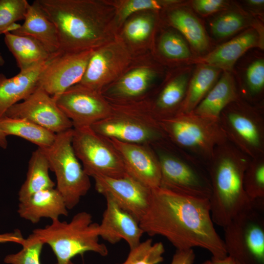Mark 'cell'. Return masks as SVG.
<instances>
[{"mask_svg": "<svg viewBox=\"0 0 264 264\" xmlns=\"http://www.w3.org/2000/svg\"><path fill=\"white\" fill-rule=\"evenodd\" d=\"M133 56L117 37L93 50L79 84L101 93L129 66Z\"/></svg>", "mask_w": 264, "mask_h": 264, "instance_id": "13", "label": "cell"}, {"mask_svg": "<svg viewBox=\"0 0 264 264\" xmlns=\"http://www.w3.org/2000/svg\"><path fill=\"white\" fill-rule=\"evenodd\" d=\"M236 264H239L238 263H237V262H236Z\"/></svg>", "mask_w": 264, "mask_h": 264, "instance_id": "48", "label": "cell"}, {"mask_svg": "<svg viewBox=\"0 0 264 264\" xmlns=\"http://www.w3.org/2000/svg\"><path fill=\"white\" fill-rule=\"evenodd\" d=\"M24 240L20 230L13 232L0 234V243L15 242L21 244Z\"/></svg>", "mask_w": 264, "mask_h": 264, "instance_id": "42", "label": "cell"}, {"mask_svg": "<svg viewBox=\"0 0 264 264\" xmlns=\"http://www.w3.org/2000/svg\"><path fill=\"white\" fill-rule=\"evenodd\" d=\"M55 26L60 50L95 49L116 37L115 11L109 0H36Z\"/></svg>", "mask_w": 264, "mask_h": 264, "instance_id": "2", "label": "cell"}, {"mask_svg": "<svg viewBox=\"0 0 264 264\" xmlns=\"http://www.w3.org/2000/svg\"><path fill=\"white\" fill-rule=\"evenodd\" d=\"M244 83L239 88L240 97L247 102L256 104L262 98L264 89V61L255 60L248 66Z\"/></svg>", "mask_w": 264, "mask_h": 264, "instance_id": "34", "label": "cell"}, {"mask_svg": "<svg viewBox=\"0 0 264 264\" xmlns=\"http://www.w3.org/2000/svg\"><path fill=\"white\" fill-rule=\"evenodd\" d=\"M72 145L88 176L119 178L128 175L113 144L90 127L73 128Z\"/></svg>", "mask_w": 264, "mask_h": 264, "instance_id": "12", "label": "cell"}, {"mask_svg": "<svg viewBox=\"0 0 264 264\" xmlns=\"http://www.w3.org/2000/svg\"><path fill=\"white\" fill-rule=\"evenodd\" d=\"M167 68L152 53L133 57L123 73L101 91L110 103H126L150 97L163 79Z\"/></svg>", "mask_w": 264, "mask_h": 264, "instance_id": "11", "label": "cell"}, {"mask_svg": "<svg viewBox=\"0 0 264 264\" xmlns=\"http://www.w3.org/2000/svg\"><path fill=\"white\" fill-rule=\"evenodd\" d=\"M113 6L117 30L132 14L143 11L161 12L167 8L181 2L178 0H109Z\"/></svg>", "mask_w": 264, "mask_h": 264, "instance_id": "33", "label": "cell"}, {"mask_svg": "<svg viewBox=\"0 0 264 264\" xmlns=\"http://www.w3.org/2000/svg\"><path fill=\"white\" fill-rule=\"evenodd\" d=\"M158 122L171 143L202 159L205 165L215 148L227 140L218 120L202 117L193 112H179L160 119Z\"/></svg>", "mask_w": 264, "mask_h": 264, "instance_id": "6", "label": "cell"}, {"mask_svg": "<svg viewBox=\"0 0 264 264\" xmlns=\"http://www.w3.org/2000/svg\"><path fill=\"white\" fill-rule=\"evenodd\" d=\"M165 248L161 242L153 243L151 239L130 249L126 260L117 264H158L164 260Z\"/></svg>", "mask_w": 264, "mask_h": 264, "instance_id": "36", "label": "cell"}, {"mask_svg": "<svg viewBox=\"0 0 264 264\" xmlns=\"http://www.w3.org/2000/svg\"><path fill=\"white\" fill-rule=\"evenodd\" d=\"M93 178L95 189L99 194L112 200L139 222L149 208L152 189L129 175L119 178Z\"/></svg>", "mask_w": 264, "mask_h": 264, "instance_id": "17", "label": "cell"}, {"mask_svg": "<svg viewBox=\"0 0 264 264\" xmlns=\"http://www.w3.org/2000/svg\"><path fill=\"white\" fill-rule=\"evenodd\" d=\"M4 60L3 59L2 56L0 53V66H2L4 64Z\"/></svg>", "mask_w": 264, "mask_h": 264, "instance_id": "46", "label": "cell"}, {"mask_svg": "<svg viewBox=\"0 0 264 264\" xmlns=\"http://www.w3.org/2000/svg\"><path fill=\"white\" fill-rule=\"evenodd\" d=\"M110 103V114L90 126L96 132L107 138L152 147L168 140L153 113L150 97Z\"/></svg>", "mask_w": 264, "mask_h": 264, "instance_id": "4", "label": "cell"}, {"mask_svg": "<svg viewBox=\"0 0 264 264\" xmlns=\"http://www.w3.org/2000/svg\"><path fill=\"white\" fill-rule=\"evenodd\" d=\"M227 256L240 264H264V201H254L224 227Z\"/></svg>", "mask_w": 264, "mask_h": 264, "instance_id": "8", "label": "cell"}, {"mask_svg": "<svg viewBox=\"0 0 264 264\" xmlns=\"http://www.w3.org/2000/svg\"><path fill=\"white\" fill-rule=\"evenodd\" d=\"M4 42L15 57L20 71L47 61L52 55L36 39L6 32Z\"/></svg>", "mask_w": 264, "mask_h": 264, "instance_id": "29", "label": "cell"}, {"mask_svg": "<svg viewBox=\"0 0 264 264\" xmlns=\"http://www.w3.org/2000/svg\"><path fill=\"white\" fill-rule=\"evenodd\" d=\"M219 122L227 140L250 158L264 156L262 106L240 98L221 112Z\"/></svg>", "mask_w": 264, "mask_h": 264, "instance_id": "9", "label": "cell"}, {"mask_svg": "<svg viewBox=\"0 0 264 264\" xmlns=\"http://www.w3.org/2000/svg\"><path fill=\"white\" fill-rule=\"evenodd\" d=\"M192 73L179 112H192L214 86L221 70L205 64H198Z\"/></svg>", "mask_w": 264, "mask_h": 264, "instance_id": "31", "label": "cell"}, {"mask_svg": "<svg viewBox=\"0 0 264 264\" xmlns=\"http://www.w3.org/2000/svg\"><path fill=\"white\" fill-rule=\"evenodd\" d=\"M161 23L160 12H136L130 16L117 30L116 37L133 57L152 53Z\"/></svg>", "mask_w": 264, "mask_h": 264, "instance_id": "20", "label": "cell"}, {"mask_svg": "<svg viewBox=\"0 0 264 264\" xmlns=\"http://www.w3.org/2000/svg\"><path fill=\"white\" fill-rule=\"evenodd\" d=\"M28 2L26 0H0V34L11 32L24 20Z\"/></svg>", "mask_w": 264, "mask_h": 264, "instance_id": "38", "label": "cell"}, {"mask_svg": "<svg viewBox=\"0 0 264 264\" xmlns=\"http://www.w3.org/2000/svg\"><path fill=\"white\" fill-rule=\"evenodd\" d=\"M182 2L172 5L161 12L165 24L177 30L197 52L206 51L209 41L201 23Z\"/></svg>", "mask_w": 264, "mask_h": 264, "instance_id": "23", "label": "cell"}, {"mask_svg": "<svg viewBox=\"0 0 264 264\" xmlns=\"http://www.w3.org/2000/svg\"><path fill=\"white\" fill-rule=\"evenodd\" d=\"M98 226L90 214L82 211L69 222L52 220L50 224L35 229L32 233L51 247L56 258L55 264H74L71 259L86 252L102 256L108 254L106 246L99 242Z\"/></svg>", "mask_w": 264, "mask_h": 264, "instance_id": "5", "label": "cell"}, {"mask_svg": "<svg viewBox=\"0 0 264 264\" xmlns=\"http://www.w3.org/2000/svg\"><path fill=\"white\" fill-rule=\"evenodd\" d=\"M201 264H211L210 260H207L203 262Z\"/></svg>", "mask_w": 264, "mask_h": 264, "instance_id": "47", "label": "cell"}, {"mask_svg": "<svg viewBox=\"0 0 264 264\" xmlns=\"http://www.w3.org/2000/svg\"><path fill=\"white\" fill-rule=\"evenodd\" d=\"M24 22L11 33L32 37L40 42L51 55L60 50L57 31L54 24L33 1L28 4Z\"/></svg>", "mask_w": 264, "mask_h": 264, "instance_id": "28", "label": "cell"}, {"mask_svg": "<svg viewBox=\"0 0 264 264\" xmlns=\"http://www.w3.org/2000/svg\"><path fill=\"white\" fill-rule=\"evenodd\" d=\"M46 62L20 71L9 78L0 73V119L10 107L26 99L36 89Z\"/></svg>", "mask_w": 264, "mask_h": 264, "instance_id": "25", "label": "cell"}, {"mask_svg": "<svg viewBox=\"0 0 264 264\" xmlns=\"http://www.w3.org/2000/svg\"><path fill=\"white\" fill-rule=\"evenodd\" d=\"M228 140L218 145L205 166L211 186L209 199L213 223L224 227L252 203L243 187L250 160Z\"/></svg>", "mask_w": 264, "mask_h": 264, "instance_id": "3", "label": "cell"}, {"mask_svg": "<svg viewBox=\"0 0 264 264\" xmlns=\"http://www.w3.org/2000/svg\"><path fill=\"white\" fill-rule=\"evenodd\" d=\"M44 242L32 233L24 239L22 249L18 253L8 255L4 262L9 264H41L40 256Z\"/></svg>", "mask_w": 264, "mask_h": 264, "instance_id": "39", "label": "cell"}, {"mask_svg": "<svg viewBox=\"0 0 264 264\" xmlns=\"http://www.w3.org/2000/svg\"><path fill=\"white\" fill-rule=\"evenodd\" d=\"M18 213L21 218L35 224L44 218L52 220L67 216L68 209L61 194L53 188L37 192L20 201Z\"/></svg>", "mask_w": 264, "mask_h": 264, "instance_id": "24", "label": "cell"}, {"mask_svg": "<svg viewBox=\"0 0 264 264\" xmlns=\"http://www.w3.org/2000/svg\"><path fill=\"white\" fill-rule=\"evenodd\" d=\"M3 117L26 120L56 134L73 128L53 97L39 86L26 99L10 107Z\"/></svg>", "mask_w": 264, "mask_h": 264, "instance_id": "16", "label": "cell"}, {"mask_svg": "<svg viewBox=\"0 0 264 264\" xmlns=\"http://www.w3.org/2000/svg\"><path fill=\"white\" fill-rule=\"evenodd\" d=\"M139 225L144 233L165 237L176 250L198 247L217 259L227 256L223 240L214 227L208 199L161 187L152 189L149 208Z\"/></svg>", "mask_w": 264, "mask_h": 264, "instance_id": "1", "label": "cell"}, {"mask_svg": "<svg viewBox=\"0 0 264 264\" xmlns=\"http://www.w3.org/2000/svg\"><path fill=\"white\" fill-rule=\"evenodd\" d=\"M195 257L193 249L176 250L170 264H193Z\"/></svg>", "mask_w": 264, "mask_h": 264, "instance_id": "41", "label": "cell"}, {"mask_svg": "<svg viewBox=\"0 0 264 264\" xmlns=\"http://www.w3.org/2000/svg\"><path fill=\"white\" fill-rule=\"evenodd\" d=\"M192 3L194 10L202 15L219 12L228 6V2L223 0H195Z\"/></svg>", "mask_w": 264, "mask_h": 264, "instance_id": "40", "label": "cell"}, {"mask_svg": "<svg viewBox=\"0 0 264 264\" xmlns=\"http://www.w3.org/2000/svg\"><path fill=\"white\" fill-rule=\"evenodd\" d=\"M246 2L249 6L253 8H262L264 6V0H248Z\"/></svg>", "mask_w": 264, "mask_h": 264, "instance_id": "44", "label": "cell"}, {"mask_svg": "<svg viewBox=\"0 0 264 264\" xmlns=\"http://www.w3.org/2000/svg\"><path fill=\"white\" fill-rule=\"evenodd\" d=\"M73 128L56 134L52 145L43 149L55 174L56 189L68 209L74 208L89 191L91 184L72 145Z\"/></svg>", "mask_w": 264, "mask_h": 264, "instance_id": "10", "label": "cell"}, {"mask_svg": "<svg viewBox=\"0 0 264 264\" xmlns=\"http://www.w3.org/2000/svg\"><path fill=\"white\" fill-rule=\"evenodd\" d=\"M49 170V161L44 150L38 148L32 152L29 160L26 179L18 193L20 202L37 192L55 187Z\"/></svg>", "mask_w": 264, "mask_h": 264, "instance_id": "30", "label": "cell"}, {"mask_svg": "<svg viewBox=\"0 0 264 264\" xmlns=\"http://www.w3.org/2000/svg\"><path fill=\"white\" fill-rule=\"evenodd\" d=\"M53 98L72 122L73 128L90 127L105 118L111 111L110 104L101 92L79 83Z\"/></svg>", "mask_w": 264, "mask_h": 264, "instance_id": "14", "label": "cell"}, {"mask_svg": "<svg viewBox=\"0 0 264 264\" xmlns=\"http://www.w3.org/2000/svg\"><path fill=\"white\" fill-rule=\"evenodd\" d=\"M192 71L191 67L182 66L167 69L162 81L150 97L152 111L158 120L179 112Z\"/></svg>", "mask_w": 264, "mask_h": 264, "instance_id": "19", "label": "cell"}, {"mask_svg": "<svg viewBox=\"0 0 264 264\" xmlns=\"http://www.w3.org/2000/svg\"><path fill=\"white\" fill-rule=\"evenodd\" d=\"M8 145L7 136L0 128V148L5 149Z\"/></svg>", "mask_w": 264, "mask_h": 264, "instance_id": "45", "label": "cell"}, {"mask_svg": "<svg viewBox=\"0 0 264 264\" xmlns=\"http://www.w3.org/2000/svg\"><path fill=\"white\" fill-rule=\"evenodd\" d=\"M244 191L252 201H264V156L251 158L244 171Z\"/></svg>", "mask_w": 264, "mask_h": 264, "instance_id": "35", "label": "cell"}, {"mask_svg": "<svg viewBox=\"0 0 264 264\" xmlns=\"http://www.w3.org/2000/svg\"><path fill=\"white\" fill-rule=\"evenodd\" d=\"M108 138L120 154L128 175L151 189L160 186V165L152 147Z\"/></svg>", "mask_w": 264, "mask_h": 264, "instance_id": "18", "label": "cell"}, {"mask_svg": "<svg viewBox=\"0 0 264 264\" xmlns=\"http://www.w3.org/2000/svg\"><path fill=\"white\" fill-rule=\"evenodd\" d=\"M249 22L248 18L238 11H228L214 20L211 24V31L216 38H224L247 27Z\"/></svg>", "mask_w": 264, "mask_h": 264, "instance_id": "37", "label": "cell"}, {"mask_svg": "<svg viewBox=\"0 0 264 264\" xmlns=\"http://www.w3.org/2000/svg\"><path fill=\"white\" fill-rule=\"evenodd\" d=\"M210 262L211 264H236L234 260L228 256L223 259H217L212 257Z\"/></svg>", "mask_w": 264, "mask_h": 264, "instance_id": "43", "label": "cell"}, {"mask_svg": "<svg viewBox=\"0 0 264 264\" xmlns=\"http://www.w3.org/2000/svg\"><path fill=\"white\" fill-rule=\"evenodd\" d=\"M0 128L7 136L21 137L42 149L50 147L56 135V133L30 121L7 117L0 119Z\"/></svg>", "mask_w": 264, "mask_h": 264, "instance_id": "32", "label": "cell"}, {"mask_svg": "<svg viewBox=\"0 0 264 264\" xmlns=\"http://www.w3.org/2000/svg\"><path fill=\"white\" fill-rule=\"evenodd\" d=\"M263 46L264 38L262 32L259 28L252 27L193 62L197 64L209 65L222 71L231 72L237 61L248 49Z\"/></svg>", "mask_w": 264, "mask_h": 264, "instance_id": "22", "label": "cell"}, {"mask_svg": "<svg viewBox=\"0 0 264 264\" xmlns=\"http://www.w3.org/2000/svg\"><path fill=\"white\" fill-rule=\"evenodd\" d=\"M106 207L99 224V237L111 244L123 240L130 249L137 246L144 233L139 222L112 200L106 198Z\"/></svg>", "mask_w": 264, "mask_h": 264, "instance_id": "21", "label": "cell"}, {"mask_svg": "<svg viewBox=\"0 0 264 264\" xmlns=\"http://www.w3.org/2000/svg\"><path fill=\"white\" fill-rule=\"evenodd\" d=\"M240 97L231 72L223 71L214 86L192 111L202 117L218 120L222 111Z\"/></svg>", "mask_w": 264, "mask_h": 264, "instance_id": "26", "label": "cell"}, {"mask_svg": "<svg viewBox=\"0 0 264 264\" xmlns=\"http://www.w3.org/2000/svg\"><path fill=\"white\" fill-rule=\"evenodd\" d=\"M167 69L180 66L191 56L187 42L176 29L163 23L156 34L152 52Z\"/></svg>", "mask_w": 264, "mask_h": 264, "instance_id": "27", "label": "cell"}, {"mask_svg": "<svg viewBox=\"0 0 264 264\" xmlns=\"http://www.w3.org/2000/svg\"><path fill=\"white\" fill-rule=\"evenodd\" d=\"M152 148L160 165L159 187L190 197L209 199L211 184L201 161L181 149L179 154L176 153L169 141Z\"/></svg>", "mask_w": 264, "mask_h": 264, "instance_id": "7", "label": "cell"}, {"mask_svg": "<svg viewBox=\"0 0 264 264\" xmlns=\"http://www.w3.org/2000/svg\"><path fill=\"white\" fill-rule=\"evenodd\" d=\"M93 50L60 51L52 55L40 74L38 86L54 97L79 83Z\"/></svg>", "mask_w": 264, "mask_h": 264, "instance_id": "15", "label": "cell"}]
</instances>
